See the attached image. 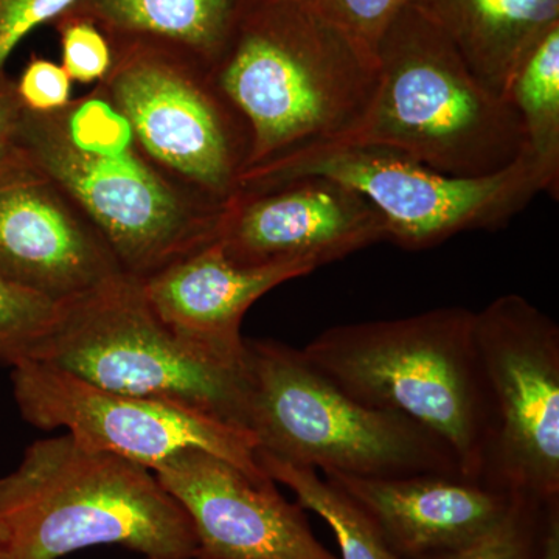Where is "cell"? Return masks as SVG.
I'll return each instance as SVG.
<instances>
[{"label": "cell", "instance_id": "8992f818", "mask_svg": "<svg viewBox=\"0 0 559 559\" xmlns=\"http://www.w3.org/2000/svg\"><path fill=\"white\" fill-rule=\"evenodd\" d=\"M245 428L275 457L370 479L463 477L450 447L404 415L353 400L282 342L245 340ZM465 479V477H463Z\"/></svg>", "mask_w": 559, "mask_h": 559}, {"label": "cell", "instance_id": "9a60e30c", "mask_svg": "<svg viewBox=\"0 0 559 559\" xmlns=\"http://www.w3.org/2000/svg\"><path fill=\"white\" fill-rule=\"evenodd\" d=\"M314 271L305 263L238 266L215 240L140 280V286L156 318L179 340L213 358L245 364L241 325L249 308L283 283Z\"/></svg>", "mask_w": 559, "mask_h": 559}, {"label": "cell", "instance_id": "ba28073f", "mask_svg": "<svg viewBox=\"0 0 559 559\" xmlns=\"http://www.w3.org/2000/svg\"><path fill=\"white\" fill-rule=\"evenodd\" d=\"M301 176H322L358 191L380 212L388 241L407 250L433 248L462 231L506 226L544 191L543 179L525 154L496 175L459 178L377 145L305 151L242 173L240 189Z\"/></svg>", "mask_w": 559, "mask_h": 559}, {"label": "cell", "instance_id": "30bf717a", "mask_svg": "<svg viewBox=\"0 0 559 559\" xmlns=\"http://www.w3.org/2000/svg\"><path fill=\"white\" fill-rule=\"evenodd\" d=\"M489 409L481 484L511 496L559 500V326L507 294L474 314Z\"/></svg>", "mask_w": 559, "mask_h": 559}, {"label": "cell", "instance_id": "2e32d148", "mask_svg": "<svg viewBox=\"0 0 559 559\" xmlns=\"http://www.w3.org/2000/svg\"><path fill=\"white\" fill-rule=\"evenodd\" d=\"M348 492L401 559L459 549L507 516L518 496L457 476L370 479L323 473Z\"/></svg>", "mask_w": 559, "mask_h": 559}, {"label": "cell", "instance_id": "d4e9b609", "mask_svg": "<svg viewBox=\"0 0 559 559\" xmlns=\"http://www.w3.org/2000/svg\"><path fill=\"white\" fill-rule=\"evenodd\" d=\"M79 0H0V75L17 46L43 25L53 24Z\"/></svg>", "mask_w": 559, "mask_h": 559}, {"label": "cell", "instance_id": "cb8c5ba5", "mask_svg": "<svg viewBox=\"0 0 559 559\" xmlns=\"http://www.w3.org/2000/svg\"><path fill=\"white\" fill-rule=\"evenodd\" d=\"M326 20L336 24L371 53L382 35L411 0H307Z\"/></svg>", "mask_w": 559, "mask_h": 559}, {"label": "cell", "instance_id": "484cf974", "mask_svg": "<svg viewBox=\"0 0 559 559\" xmlns=\"http://www.w3.org/2000/svg\"><path fill=\"white\" fill-rule=\"evenodd\" d=\"M72 83L61 64L33 57L16 81V91L25 110L47 114L69 105Z\"/></svg>", "mask_w": 559, "mask_h": 559}, {"label": "cell", "instance_id": "ac0fdd59", "mask_svg": "<svg viewBox=\"0 0 559 559\" xmlns=\"http://www.w3.org/2000/svg\"><path fill=\"white\" fill-rule=\"evenodd\" d=\"M248 0H79L68 13L94 22L110 46L143 43L210 69Z\"/></svg>", "mask_w": 559, "mask_h": 559}, {"label": "cell", "instance_id": "8fae6325", "mask_svg": "<svg viewBox=\"0 0 559 559\" xmlns=\"http://www.w3.org/2000/svg\"><path fill=\"white\" fill-rule=\"evenodd\" d=\"M14 401L25 421L66 433L92 451L131 460L153 471L189 448L271 479L257 460L248 430L201 412L98 388L53 364L27 359L11 369Z\"/></svg>", "mask_w": 559, "mask_h": 559}, {"label": "cell", "instance_id": "277c9868", "mask_svg": "<svg viewBox=\"0 0 559 559\" xmlns=\"http://www.w3.org/2000/svg\"><path fill=\"white\" fill-rule=\"evenodd\" d=\"M14 559H61L120 546L145 559H194L197 536L153 471L87 450L64 433L35 441L0 477Z\"/></svg>", "mask_w": 559, "mask_h": 559}, {"label": "cell", "instance_id": "4fadbf2b", "mask_svg": "<svg viewBox=\"0 0 559 559\" xmlns=\"http://www.w3.org/2000/svg\"><path fill=\"white\" fill-rule=\"evenodd\" d=\"M153 473L193 525L194 559H340L272 479L197 448L176 452Z\"/></svg>", "mask_w": 559, "mask_h": 559}, {"label": "cell", "instance_id": "603a6c76", "mask_svg": "<svg viewBox=\"0 0 559 559\" xmlns=\"http://www.w3.org/2000/svg\"><path fill=\"white\" fill-rule=\"evenodd\" d=\"M60 36L61 66L70 80L98 84L112 66V47L105 33L83 16L64 13L53 22Z\"/></svg>", "mask_w": 559, "mask_h": 559}, {"label": "cell", "instance_id": "d6986e66", "mask_svg": "<svg viewBox=\"0 0 559 559\" xmlns=\"http://www.w3.org/2000/svg\"><path fill=\"white\" fill-rule=\"evenodd\" d=\"M500 97L520 119L524 154L538 170L544 191L558 198L559 25L522 58Z\"/></svg>", "mask_w": 559, "mask_h": 559}, {"label": "cell", "instance_id": "5b68a950", "mask_svg": "<svg viewBox=\"0 0 559 559\" xmlns=\"http://www.w3.org/2000/svg\"><path fill=\"white\" fill-rule=\"evenodd\" d=\"M374 57L373 102L333 145L384 146L459 178L496 175L524 154L516 112L412 3L389 25Z\"/></svg>", "mask_w": 559, "mask_h": 559}, {"label": "cell", "instance_id": "44dd1931", "mask_svg": "<svg viewBox=\"0 0 559 559\" xmlns=\"http://www.w3.org/2000/svg\"><path fill=\"white\" fill-rule=\"evenodd\" d=\"M66 305L0 274V366L13 369L22 360L35 358L60 322Z\"/></svg>", "mask_w": 559, "mask_h": 559}, {"label": "cell", "instance_id": "6da1fadb", "mask_svg": "<svg viewBox=\"0 0 559 559\" xmlns=\"http://www.w3.org/2000/svg\"><path fill=\"white\" fill-rule=\"evenodd\" d=\"M209 76L248 130V171L355 130L378 62L307 0H248Z\"/></svg>", "mask_w": 559, "mask_h": 559}, {"label": "cell", "instance_id": "f546056e", "mask_svg": "<svg viewBox=\"0 0 559 559\" xmlns=\"http://www.w3.org/2000/svg\"><path fill=\"white\" fill-rule=\"evenodd\" d=\"M0 559H14L13 538L2 516H0Z\"/></svg>", "mask_w": 559, "mask_h": 559}, {"label": "cell", "instance_id": "7402d4cb", "mask_svg": "<svg viewBox=\"0 0 559 559\" xmlns=\"http://www.w3.org/2000/svg\"><path fill=\"white\" fill-rule=\"evenodd\" d=\"M558 502L518 496L507 516L485 535L459 549L421 559H536L547 514Z\"/></svg>", "mask_w": 559, "mask_h": 559}, {"label": "cell", "instance_id": "e0dca14e", "mask_svg": "<svg viewBox=\"0 0 559 559\" xmlns=\"http://www.w3.org/2000/svg\"><path fill=\"white\" fill-rule=\"evenodd\" d=\"M457 49L471 72L502 95L511 72L550 28L559 0H411Z\"/></svg>", "mask_w": 559, "mask_h": 559}, {"label": "cell", "instance_id": "7c38bea8", "mask_svg": "<svg viewBox=\"0 0 559 559\" xmlns=\"http://www.w3.org/2000/svg\"><path fill=\"white\" fill-rule=\"evenodd\" d=\"M216 241L238 266L305 263L318 270L388 241V227L358 191L301 176L238 190L224 209Z\"/></svg>", "mask_w": 559, "mask_h": 559}, {"label": "cell", "instance_id": "3957f363", "mask_svg": "<svg viewBox=\"0 0 559 559\" xmlns=\"http://www.w3.org/2000/svg\"><path fill=\"white\" fill-rule=\"evenodd\" d=\"M474 314L450 307L347 323L323 331L301 353L353 400L436 433L463 477L481 484L489 409Z\"/></svg>", "mask_w": 559, "mask_h": 559}, {"label": "cell", "instance_id": "ffe728a7", "mask_svg": "<svg viewBox=\"0 0 559 559\" xmlns=\"http://www.w3.org/2000/svg\"><path fill=\"white\" fill-rule=\"evenodd\" d=\"M261 469L286 485L304 510L314 511L333 530L342 559H401L358 502L318 469L296 465L257 450Z\"/></svg>", "mask_w": 559, "mask_h": 559}, {"label": "cell", "instance_id": "f1b7e54d", "mask_svg": "<svg viewBox=\"0 0 559 559\" xmlns=\"http://www.w3.org/2000/svg\"><path fill=\"white\" fill-rule=\"evenodd\" d=\"M25 159H27V154H25V151L20 145L5 151V153H0V176L13 170L14 167L21 165Z\"/></svg>", "mask_w": 559, "mask_h": 559}, {"label": "cell", "instance_id": "83f0119b", "mask_svg": "<svg viewBox=\"0 0 559 559\" xmlns=\"http://www.w3.org/2000/svg\"><path fill=\"white\" fill-rule=\"evenodd\" d=\"M536 559H559V503L547 514L546 528Z\"/></svg>", "mask_w": 559, "mask_h": 559}, {"label": "cell", "instance_id": "5bb4252c", "mask_svg": "<svg viewBox=\"0 0 559 559\" xmlns=\"http://www.w3.org/2000/svg\"><path fill=\"white\" fill-rule=\"evenodd\" d=\"M0 274L64 305L128 275L86 213L28 156L0 176Z\"/></svg>", "mask_w": 559, "mask_h": 559}, {"label": "cell", "instance_id": "9c48e42d", "mask_svg": "<svg viewBox=\"0 0 559 559\" xmlns=\"http://www.w3.org/2000/svg\"><path fill=\"white\" fill-rule=\"evenodd\" d=\"M110 47L112 66L97 86L128 120L140 148L183 189L227 205L248 168L249 134L209 70L153 44Z\"/></svg>", "mask_w": 559, "mask_h": 559}, {"label": "cell", "instance_id": "4316f807", "mask_svg": "<svg viewBox=\"0 0 559 559\" xmlns=\"http://www.w3.org/2000/svg\"><path fill=\"white\" fill-rule=\"evenodd\" d=\"M24 106L16 91V81L7 73L0 75V153H5L17 145Z\"/></svg>", "mask_w": 559, "mask_h": 559}, {"label": "cell", "instance_id": "52a82bcc", "mask_svg": "<svg viewBox=\"0 0 559 559\" xmlns=\"http://www.w3.org/2000/svg\"><path fill=\"white\" fill-rule=\"evenodd\" d=\"M33 359L98 388L187 407L246 430V360L226 362L179 340L131 275L66 305Z\"/></svg>", "mask_w": 559, "mask_h": 559}, {"label": "cell", "instance_id": "7a4b0ae2", "mask_svg": "<svg viewBox=\"0 0 559 559\" xmlns=\"http://www.w3.org/2000/svg\"><path fill=\"white\" fill-rule=\"evenodd\" d=\"M16 143L86 213L131 277H150L218 237L226 205L165 175L97 84L53 112L24 110Z\"/></svg>", "mask_w": 559, "mask_h": 559}]
</instances>
